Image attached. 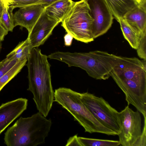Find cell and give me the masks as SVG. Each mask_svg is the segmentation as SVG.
Listing matches in <instances>:
<instances>
[{
    "instance_id": "31",
    "label": "cell",
    "mask_w": 146,
    "mask_h": 146,
    "mask_svg": "<svg viewBox=\"0 0 146 146\" xmlns=\"http://www.w3.org/2000/svg\"><path fill=\"white\" fill-rule=\"evenodd\" d=\"M1 41H0V51L1 49Z\"/></svg>"
},
{
    "instance_id": "23",
    "label": "cell",
    "mask_w": 146,
    "mask_h": 146,
    "mask_svg": "<svg viewBox=\"0 0 146 146\" xmlns=\"http://www.w3.org/2000/svg\"><path fill=\"white\" fill-rule=\"evenodd\" d=\"M136 50L138 56L141 58L146 60V33L141 35Z\"/></svg>"
},
{
    "instance_id": "29",
    "label": "cell",
    "mask_w": 146,
    "mask_h": 146,
    "mask_svg": "<svg viewBox=\"0 0 146 146\" xmlns=\"http://www.w3.org/2000/svg\"><path fill=\"white\" fill-rule=\"evenodd\" d=\"M137 5L146 6V0H133Z\"/></svg>"
},
{
    "instance_id": "10",
    "label": "cell",
    "mask_w": 146,
    "mask_h": 146,
    "mask_svg": "<svg viewBox=\"0 0 146 146\" xmlns=\"http://www.w3.org/2000/svg\"><path fill=\"white\" fill-rule=\"evenodd\" d=\"M59 23L48 15L44 10L28 34L27 38L32 48L38 47L43 45Z\"/></svg>"
},
{
    "instance_id": "20",
    "label": "cell",
    "mask_w": 146,
    "mask_h": 146,
    "mask_svg": "<svg viewBox=\"0 0 146 146\" xmlns=\"http://www.w3.org/2000/svg\"><path fill=\"white\" fill-rule=\"evenodd\" d=\"M27 61L26 60L18 62L8 72L0 78V91L21 71Z\"/></svg>"
},
{
    "instance_id": "18",
    "label": "cell",
    "mask_w": 146,
    "mask_h": 146,
    "mask_svg": "<svg viewBox=\"0 0 146 146\" xmlns=\"http://www.w3.org/2000/svg\"><path fill=\"white\" fill-rule=\"evenodd\" d=\"M81 146H117L120 145L119 141L101 139L78 137Z\"/></svg>"
},
{
    "instance_id": "9",
    "label": "cell",
    "mask_w": 146,
    "mask_h": 146,
    "mask_svg": "<svg viewBox=\"0 0 146 146\" xmlns=\"http://www.w3.org/2000/svg\"><path fill=\"white\" fill-rule=\"evenodd\" d=\"M110 76L127 80L146 78V60L120 56Z\"/></svg>"
},
{
    "instance_id": "17",
    "label": "cell",
    "mask_w": 146,
    "mask_h": 146,
    "mask_svg": "<svg viewBox=\"0 0 146 146\" xmlns=\"http://www.w3.org/2000/svg\"><path fill=\"white\" fill-rule=\"evenodd\" d=\"M28 38L18 44L7 57L12 58L20 61L27 60L32 49Z\"/></svg>"
},
{
    "instance_id": "26",
    "label": "cell",
    "mask_w": 146,
    "mask_h": 146,
    "mask_svg": "<svg viewBox=\"0 0 146 146\" xmlns=\"http://www.w3.org/2000/svg\"><path fill=\"white\" fill-rule=\"evenodd\" d=\"M73 38L69 33H67L64 36V44L67 46H70Z\"/></svg>"
},
{
    "instance_id": "16",
    "label": "cell",
    "mask_w": 146,
    "mask_h": 146,
    "mask_svg": "<svg viewBox=\"0 0 146 146\" xmlns=\"http://www.w3.org/2000/svg\"><path fill=\"white\" fill-rule=\"evenodd\" d=\"M118 22L125 38L132 48L136 50L141 35L129 26L123 18L119 19Z\"/></svg>"
},
{
    "instance_id": "19",
    "label": "cell",
    "mask_w": 146,
    "mask_h": 146,
    "mask_svg": "<svg viewBox=\"0 0 146 146\" xmlns=\"http://www.w3.org/2000/svg\"><path fill=\"white\" fill-rule=\"evenodd\" d=\"M0 22L8 31L12 32L15 27L13 11L8 4H4L0 17Z\"/></svg>"
},
{
    "instance_id": "8",
    "label": "cell",
    "mask_w": 146,
    "mask_h": 146,
    "mask_svg": "<svg viewBox=\"0 0 146 146\" xmlns=\"http://www.w3.org/2000/svg\"><path fill=\"white\" fill-rule=\"evenodd\" d=\"M93 21L92 33L95 39L106 33L111 26L113 15L105 0H85Z\"/></svg>"
},
{
    "instance_id": "1",
    "label": "cell",
    "mask_w": 146,
    "mask_h": 146,
    "mask_svg": "<svg viewBox=\"0 0 146 146\" xmlns=\"http://www.w3.org/2000/svg\"><path fill=\"white\" fill-rule=\"evenodd\" d=\"M48 56L38 47L33 48L27 60L29 87L33 95L37 110L46 117L54 102L51 82L50 65Z\"/></svg>"
},
{
    "instance_id": "4",
    "label": "cell",
    "mask_w": 146,
    "mask_h": 146,
    "mask_svg": "<svg viewBox=\"0 0 146 146\" xmlns=\"http://www.w3.org/2000/svg\"><path fill=\"white\" fill-rule=\"evenodd\" d=\"M54 101L68 111L85 132L117 135L103 126L92 115L82 102L81 93L69 88L60 87L55 90Z\"/></svg>"
},
{
    "instance_id": "2",
    "label": "cell",
    "mask_w": 146,
    "mask_h": 146,
    "mask_svg": "<svg viewBox=\"0 0 146 146\" xmlns=\"http://www.w3.org/2000/svg\"><path fill=\"white\" fill-rule=\"evenodd\" d=\"M47 56L50 59L65 63L69 67H79L94 78L103 80L108 79L110 76L111 72L120 57L100 50L87 52L57 51Z\"/></svg>"
},
{
    "instance_id": "25",
    "label": "cell",
    "mask_w": 146,
    "mask_h": 146,
    "mask_svg": "<svg viewBox=\"0 0 146 146\" xmlns=\"http://www.w3.org/2000/svg\"><path fill=\"white\" fill-rule=\"evenodd\" d=\"M77 135L70 137L67 140L65 146H80L81 145L78 139Z\"/></svg>"
},
{
    "instance_id": "12",
    "label": "cell",
    "mask_w": 146,
    "mask_h": 146,
    "mask_svg": "<svg viewBox=\"0 0 146 146\" xmlns=\"http://www.w3.org/2000/svg\"><path fill=\"white\" fill-rule=\"evenodd\" d=\"M41 4H34L19 8L13 14L15 27L20 26L25 28L28 34L44 10Z\"/></svg>"
},
{
    "instance_id": "11",
    "label": "cell",
    "mask_w": 146,
    "mask_h": 146,
    "mask_svg": "<svg viewBox=\"0 0 146 146\" xmlns=\"http://www.w3.org/2000/svg\"><path fill=\"white\" fill-rule=\"evenodd\" d=\"M28 100L19 98L0 106V134L27 108Z\"/></svg>"
},
{
    "instance_id": "15",
    "label": "cell",
    "mask_w": 146,
    "mask_h": 146,
    "mask_svg": "<svg viewBox=\"0 0 146 146\" xmlns=\"http://www.w3.org/2000/svg\"><path fill=\"white\" fill-rule=\"evenodd\" d=\"M118 21L128 11L137 5L133 0H105Z\"/></svg>"
},
{
    "instance_id": "24",
    "label": "cell",
    "mask_w": 146,
    "mask_h": 146,
    "mask_svg": "<svg viewBox=\"0 0 146 146\" xmlns=\"http://www.w3.org/2000/svg\"><path fill=\"white\" fill-rule=\"evenodd\" d=\"M146 146V118H144V126L142 132L135 146Z\"/></svg>"
},
{
    "instance_id": "3",
    "label": "cell",
    "mask_w": 146,
    "mask_h": 146,
    "mask_svg": "<svg viewBox=\"0 0 146 146\" xmlns=\"http://www.w3.org/2000/svg\"><path fill=\"white\" fill-rule=\"evenodd\" d=\"M52 122L39 112L31 116L20 117L5 133L8 146H36L45 143Z\"/></svg>"
},
{
    "instance_id": "6",
    "label": "cell",
    "mask_w": 146,
    "mask_h": 146,
    "mask_svg": "<svg viewBox=\"0 0 146 146\" xmlns=\"http://www.w3.org/2000/svg\"><path fill=\"white\" fill-rule=\"evenodd\" d=\"M81 97L82 102L95 118L118 135L120 132L118 112L102 97L88 92L81 93Z\"/></svg>"
},
{
    "instance_id": "13",
    "label": "cell",
    "mask_w": 146,
    "mask_h": 146,
    "mask_svg": "<svg viewBox=\"0 0 146 146\" xmlns=\"http://www.w3.org/2000/svg\"><path fill=\"white\" fill-rule=\"evenodd\" d=\"M146 7L137 5L127 11L123 18L129 26L141 35L146 33Z\"/></svg>"
},
{
    "instance_id": "21",
    "label": "cell",
    "mask_w": 146,
    "mask_h": 146,
    "mask_svg": "<svg viewBox=\"0 0 146 146\" xmlns=\"http://www.w3.org/2000/svg\"><path fill=\"white\" fill-rule=\"evenodd\" d=\"M19 62L12 58L7 56L6 58L0 62V78Z\"/></svg>"
},
{
    "instance_id": "28",
    "label": "cell",
    "mask_w": 146,
    "mask_h": 146,
    "mask_svg": "<svg viewBox=\"0 0 146 146\" xmlns=\"http://www.w3.org/2000/svg\"><path fill=\"white\" fill-rule=\"evenodd\" d=\"M58 0H40L35 4L42 5L45 7L52 3Z\"/></svg>"
},
{
    "instance_id": "32",
    "label": "cell",
    "mask_w": 146,
    "mask_h": 146,
    "mask_svg": "<svg viewBox=\"0 0 146 146\" xmlns=\"http://www.w3.org/2000/svg\"><path fill=\"white\" fill-rule=\"evenodd\" d=\"M11 0V1L12 0Z\"/></svg>"
},
{
    "instance_id": "14",
    "label": "cell",
    "mask_w": 146,
    "mask_h": 146,
    "mask_svg": "<svg viewBox=\"0 0 146 146\" xmlns=\"http://www.w3.org/2000/svg\"><path fill=\"white\" fill-rule=\"evenodd\" d=\"M75 2L72 0H58L44 8L46 13L59 23L71 10Z\"/></svg>"
},
{
    "instance_id": "30",
    "label": "cell",
    "mask_w": 146,
    "mask_h": 146,
    "mask_svg": "<svg viewBox=\"0 0 146 146\" xmlns=\"http://www.w3.org/2000/svg\"><path fill=\"white\" fill-rule=\"evenodd\" d=\"M4 5V3L3 1L2 0H0V17L1 16Z\"/></svg>"
},
{
    "instance_id": "27",
    "label": "cell",
    "mask_w": 146,
    "mask_h": 146,
    "mask_svg": "<svg viewBox=\"0 0 146 146\" xmlns=\"http://www.w3.org/2000/svg\"><path fill=\"white\" fill-rule=\"evenodd\" d=\"M8 31L0 22V41H3L5 37L8 33Z\"/></svg>"
},
{
    "instance_id": "7",
    "label": "cell",
    "mask_w": 146,
    "mask_h": 146,
    "mask_svg": "<svg viewBox=\"0 0 146 146\" xmlns=\"http://www.w3.org/2000/svg\"><path fill=\"white\" fill-rule=\"evenodd\" d=\"M140 113L138 110L133 111L128 105L118 112L120 132L117 135L120 145L135 146L142 132Z\"/></svg>"
},
{
    "instance_id": "5",
    "label": "cell",
    "mask_w": 146,
    "mask_h": 146,
    "mask_svg": "<svg viewBox=\"0 0 146 146\" xmlns=\"http://www.w3.org/2000/svg\"><path fill=\"white\" fill-rule=\"evenodd\" d=\"M93 19L85 0L75 2L61 26L76 40L85 43L94 40L92 33Z\"/></svg>"
},
{
    "instance_id": "22",
    "label": "cell",
    "mask_w": 146,
    "mask_h": 146,
    "mask_svg": "<svg viewBox=\"0 0 146 146\" xmlns=\"http://www.w3.org/2000/svg\"><path fill=\"white\" fill-rule=\"evenodd\" d=\"M40 0H12L9 3V7L12 11L15 8L36 4Z\"/></svg>"
}]
</instances>
